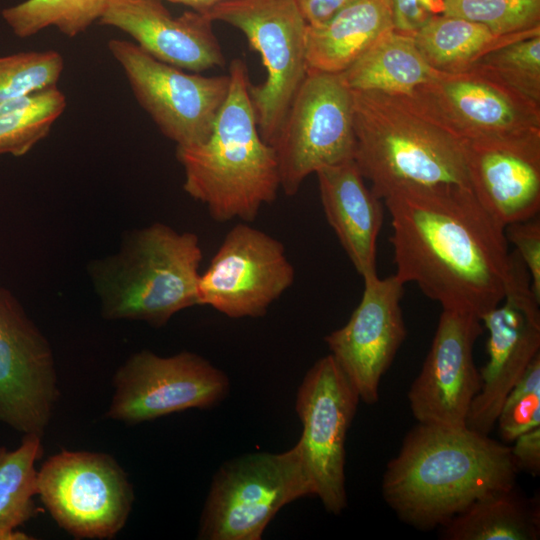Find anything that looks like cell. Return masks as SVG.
<instances>
[{"instance_id": "obj_1", "label": "cell", "mask_w": 540, "mask_h": 540, "mask_svg": "<svg viewBox=\"0 0 540 540\" xmlns=\"http://www.w3.org/2000/svg\"><path fill=\"white\" fill-rule=\"evenodd\" d=\"M395 276L442 309L481 319L504 298L513 273L504 227L470 187H407L384 199Z\"/></svg>"}, {"instance_id": "obj_2", "label": "cell", "mask_w": 540, "mask_h": 540, "mask_svg": "<svg viewBox=\"0 0 540 540\" xmlns=\"http://www.w3.org/2000/svg\"><path fill=\"white\" fill-rule=\"evenodd\" d=\"M510 446L467 426L418 423L382 478V496L404 523L445 526L483 494L515 486Z\"/></svg>"}, {"instance_id": "obj_3", "label": "cell", "mask_w": 540, "mask_h": 540, "mask_svg": "<svg viewBox=\"0 0 540 540\" xmlns=\"http://www.w3.org/2000/svg\"><path fill=\"white\" fill-rule=\"evenodd\" d=\"M229 89L208 138L177 147L184 191L205 204L217 222L253 221L281 188L274 148L261 137L251 103L248 69L232 60Z\"/></svg>"}, {"instance_id": "obj_4", "label": "cell", "mask_w": 540, "mask_h": 540, "mask_svg": "<svg viewBox=\"0 0 540 540\" xmlns=\"http://www.w3.org/2000/svg\"><path fill=\"white\" fill-rule=\"evenodd\" d=\"M202 257L192 232L160 222L127 232L116 253L87 267L102 316L165 325L176 313L198 305Z\"/></svg>"}, {"instance_id": "obj_5", "label": "cell", "mask_w": 540, "mask_h": 540, "mask_svg": "<svg viewBox=\"0 0 540 540\" xmlns=\"http://www.w3.org/2000/svg\"><path fill=\"white\" fill-rule=\"evenodd\" d=\"M352 93L353 161L378 198L407 187H470L460 139L392 96Z\"/></svg>"}, {"instance_id": "obj_6", "label": "cell", "mask_w": 540, "mask_h": 540, "mask_svg": "<svg viewBox=\"0 0 540 540\" xmlns=\"http://www.w3.org/2000/svg\"><path fill=\"white\" fill-rule=\"evenodd\" d=\"M315 496L299 445L281 453L235 457L216 471L202 510L198 538L260 540L282 507Z\"/></svg>"}, {"instance_id": "obj_7", "label": "cell", "mask_w": 540, "mask_h": 540, "mask_svg": "<svg viewBox=\"0 0 540 540\" xmlns=\"http://www.w3.org/2000/svg\"><path fill=\"white\" fill-rule=\"evenodd\" d=\"M207 15L243 32L266 70L249 94L262 139L273 146L307 71L306 30L296 0H225Z\"/></svg>"}, {"instance_id": "obj_8", "label": "cell", "mask_w": 540, "mask_h": 540, "mask_svg": "<svg viewBox=\"0 0 540 540\" xmlns=\"http://www.w3.org/2000/svg\"><path fill=\"white\" fill-rule=\"evenodd\" d=\"M272 147L288 196L310 174L353 160V93L340 74L308 69Z\"/></svg>"}, {"instance_id": "obj_9", "label": "cell", "mask_w": 540, "mask_h": 540, "mask_svg": "<svg viewBox=\"0 0 540 540\" xmlns=\"http://www.w3.org/2000/svg\"><path fill=\"white\" fill-rule=\"evenodd\" d=\"M37 483L46 509L75 538H112L132 508V486L107 454L63 450L43 463Z\"/></svg>"}, {"instance_id": "obj_10", "label": "cell", "mask_w": 540, "mask_h": 540, "mask_svg": "<svg viewBox=\"0 0 540 540\" xmlns=\"http://www.w3.org/2000/svg\"><path fill=\"white\" fill-rule=\"evenodd\" d=\"M108 48L137 102L164 136L177 147L194 146L208 138L228 94L229 75L185 72L127 40L111 39Z\"/></svg>"}, {"instance_id": "obj_11", "label": "cell", "mask_w": 540, "mask_h": 540, "mask_svg": "<svg viewBox=\"0 0 540 540\" xmlns=\"http://www.w3.org/2000/svg\"><path fill=\"white\" fill-rule=\"evenodd\" d=\"M360 397L335 359H318L305 374L295 409L302 424L297 444L311 477L315 496L329 513L347 506L345 442Z\"/></svg>"}, {"instance_id": "obj_12", "label": "cell", "mask_w": 540, "mask_h": 540, "mask_svg": "<svg viewBox=\"0 0 540 540\" xmlns=\"http://www.w3.org/2000/svg\"><path fill=\"white\" fill-rule=\"evenodd\" d=\"M113 385L107 416L127 424L212 408L230 388L225 372L189 351L167 357L149 350L136 352L116 371Z\"/></svg>"}, {"instance_id": "obj_13", "label": "cell", "mask_w": 540, "mask_h": 540, "mask_svg": "<svg viewBox=\"0 0 540 540\" xmlns=\"http://www.w3.org/2000/svg\"><path fill=\"white\" fill-rule=\"evenodd\" d=\"M392 97L461 141L540 129V106L474 70L442 73Z\"/></svg>"}, {"instance_id": "obj_14", "label": "cell", "mask_w": 540, "mask_h": 540, "mask_svg": "<svg viewBox=\"0 0 540 540\" xmlns=\"http://www.w3.org/2000/svg\"><path fill=\"white\" fill-rule=\"evenodd\" d=\"M284 245L247 222L233 226L200 273L198 305L230 318L263 316L294 282Z\"/></svg>"}, {"instance_id": "obj_15", "label": "cell", "mask_w": 540, "mask_h": 540, "mask_svg": "<svg viewBox=\"0 0 540 540\" xmlns=\"http://www.w3.org/2000/svg\"><path fill=\"white\" fill-rule=\"evenodd\" d=\"M539 305L528 270L515 251L503 300L481 317L489 333L488 361L479 369L481 387L466 421L470 429L489 435L508 393L540 354Z\"/></svg>"}, {"instance_id": "obj_16", "label": "cell", "mask_w": 540, "mask_h": 540, "mask_svg": "<svg viewBox=\"0 0 540 540\" xmlns=\"http://www.w3.org/2000/svg\"><path fill=\"white\" fill-rule=\"evenodd\" d=\"M57 397L49 342L14 294L0 287V422L42 436Z\"/></svg>"}, {"instance_id": "obj_17", "label": "cell", "mask_w": 540, "mask_h": 540, "mask_svg": "<svg viewBox=\"0 0 540 540\" xmlns=\"http://www.w3.org/2000/svg\"><path fill=\"white\" fill-rule=\"evenodd\" d=\"M482 332L481 319L473 313L442 309L430 350L408 391L418 423L466 426L481 387L473 347Z\"/></svg>"}, {"instance_id": "obj_18", "label": "cell", "mask_w": 540, "mask_h": 540, "mask_svg": "<svg viewBox=\"0 0 540 540\" xmlns=\"http://www.w3.org/2000/svg\"><path fill=\"white\" fill-rule=\"evenodd\" d=\"M363 280L361 300L349 320L324 340L360 400L374 404L381 378L407 335L401 308L404 284L395 275Z\"/></svg>"}, {"instance_id": "obj_19", "label": "cell", "mask_w": 540, "mask_h": 540, "mask_svg": "<svg viewBox=\"0 0 540 540\" xmlns=\"http://www.w3.org/2000/svg\"><path fill=\"white\" fill-rule=\"evenodd\" d=\"M462 142L470 188L500 225L539 215L540 129Z\"/></svg>"}, {"instance_id": "obj_20", "label": "cell", "mask_w": 540, "mask_h": 540, "mask_svg": "<svg viewBox=\"0 0 540 540\" xmlns=\"http://www.w3.org/2000/svg\"><path fill=\"white\" fill-rule=\"evenodd\" d=\"M129 34L149 55L199 73L225 65V56L207 14L186 11L174 17L161 0H109L98 21Z\"/></svg>"}, {"instance_id": "obj_21", "label": "cell", "mask_w": 540, "mask_h": 540, "mask_svg": "<svg viewBox=\"0 0 540 540\" xmlns=\"http://www.w3.org/2000/svg\"><path fill=\"white\" fill-rule=\"evenodd\" d=\"M325 217L356 271L377 274V239L383 224L381 199L369 189L353 160L316 173Z\"/></svg>"}, {"instance_id": "obj_22", "label": "cell", "mask_w": 540, "mask_h": 540, "mask_svg": "<svg viewBox=\"0 0 540 540\" xmlns=\"http://www.w3.org/2000/svg\"><path fill=\"white\" fill-rule=\"evenodd\" d=\"M392 29L388 0H354L325 23L307 26L308 69L340 74Z\"/></svg>"}, {"instance_id": "obj_23", "label": "cell", "mask_w": 540, "mask_h": 540, "mask_svg": "<svg viewBox=\"0 0 540 540\" xmlns=\"http://www.w3.org/2000/svg\"><path fill=\"white\" fill-rule=\"evenodd\" d=\"M441 74L425 61L412 34L392 29L340 76L352 91L404 96Z\"/></svg>"}, {"instance_id": "obj_24", "label": "cell", "mask_w": 540, "mask_h": 540, "mask_svg": "<svg viewBox=\"0 0 540 540\" xmlns=\"http://www.w3.org/2000/svg\"><path fill=\"white\" fill-rule=\"evenodd\" d=\"M442 528L446 540H536L540 536L539 505L522 497L515 486L492 490Z\"/></svg>"}, {"instance_id": "obj_25", "label": "cell", "mask_w": 540, "mask_h": 540, "mask_svg": "<svg viewBox=\"0 0 540 540\" xmlns=\"http://www.w3.org/2000/svg\"><path fill=\"white\" fill-rule=\"evenodd\" d=\"M540 33V27L499 35L486 26L460 17L432 18L412 36L425 61L442 73L466 72L486 53L524 36Z\"/></svg>"}, {"instance_id": "obj_26", "label": "cell", "mask_w": 540, "mask_h": 540, "mask_svg": "<svg viewBox=\"0 0 540 540\" xmlns=\"http://www.w3.org/2000/svg\"><path fill=\"white\" fill-rule=\"evenodd\" d=\"M41 436L25 434L13 450L0 447V540H27L18 531L37 513L38 496L36 461L42 456Z\"/></svg>"}, {"instance_id": "obj_27", "label": "cell", "mask_w": 540, "mask_h": 540, "mask_svg": "<svg viewBox=\"0 0 540 540\" xmlns=\"http://www.w3.org/2000/svg\"><path fill=\"white\" fill-rule=\"evenodd\" d=\"M67 105L65 95L49 87L0 104V155L27 154L45 138Z\"/></svg>"}, {"instance_id": "obj_28", "label": "cell", "mask_w": 540, "mask_h": 540, "mask_svg": "<svg viewBox=\"0 0 540 540\" xmlns=\"http://www.w3.org/2000/svg\"><path fill=\"white\" fill-rule=\"evenodd\" d=\"M109 0H26L2 10L1 15L19 38L31 37L54 26L67 37L84 32L102 17Z\"/></svg>"}, {"instance_id": "obj_29", "label": "cell", "mask_w": 540, "mask_h": 540, "mask_svg": "<svg viewBox=\"0 0 540 540\" xmlns=\"http://www.w3.org/2000/svg\"><path fill=\"white\" fill-rule=\"evenodd\" d=\"M470 70L540 106V33L521 37L489 51Z\"/></svg>"}, {"instance_id": "obj_30", "label": "cell", "mask_w": 540, "mask_h": 540, "mask_svg": "<svg viewBox=\"0 0 540 540\" xmlns=\"http://www.w3.org/2000/svg\"><path fill=\"white\" fill-rule=\"evenodd\" d=\"M63 68V57L54 50L0 57V104L56 86Z\"/></svg>"}, {"instance_id": "obj_31", "label": "cell", "mask_w": 540, "mask_h": 540, "mask_svg": "<svg viewBox=\"0 0 540 540\" xmlns=\"http://www.w3.org/2000/svg\"><path fill=\"white\" fill-rule=\"evenodd\" d=\"M444 14L515 34L540 27V0H445Z\"/></svg>"}, {"instance_id": "obj_32", "label": "cell", "mask_w": 540, "mask_h": 540, "mask_svg": "<svg viewBox=\"0 0 540 540\" xmlns=\"http://www.w3.org/2000/svg\"><path fill=\"white\" fill-rule=\"evenodd\" d=\"M496 423L506 444L540 425V354L508 393Z\"/></svg>"}, {"instance_id": "obj_33", "label": "cell", "mask_w": 540, "mask_h": 540, "mask_svg": "<svg viewBox=\"0 0 540 540\" xmlns=\"http://www.w3.org/2000/svg\"><path fill=\"white\" fill-rule=\"evenodd\" d=\"M507 241L528 270L531 287L540 300V219L539 215L508 224L504 228Z\"/></svg>"}, {"instance_id": "obj_34", "label": "cell", "mask_w": 540, "mask_h": 540, "mask_svg": "<svg viewBox=\"0 0 540 540\" xmlns=\"http://www.w3.org/2000/svg\"><path fill=\"white\" fill-rule=\"evenodd\" d=\"M394 29L413 34L434 17L444 14L445 0H388Z\"/></svg>"}, {"instance_id": "obj_35", "label": "cell", "mask_w": 540, "mask_h": 540, "mask_svg": "<svg viewBox=\"0 0 540 540\" xmlns=\"http://www.w3.org/2000/svg\"><path fill=\"white\" fill-rule=\"evenodd\" d=\"M510 447L517 471L534 477L540 473V425L521 434Z\"/></svg>"}, {"instance_id": "obj_36", "label": "cell", "mask_w": 540, "mask_h": 540, "mask_svg": "<svg viewBox=\"0 0 540 540\" xmlns=\"http://www.w3.org/2000/svg\"><path fill=\"white\" fill-rule=\"evenodd\" d=\"M354 0H296L309 26H318L328 21Z\"/></svg>"}, {"instance_id": "obj_37", "label": "cell", "mask_w": 540, "mask_h": 540, "mask_svg": "<svg viewBox=\"0 0 540 540\" xmlns=\"http://www.w3.org/2000/svg\"><path fill=\"white\" fill-rule=\"evenodd\" d=\"M190 7L193 11L207 14L214 6L225 0H169Z\"/></svg>"}]
</instances>
